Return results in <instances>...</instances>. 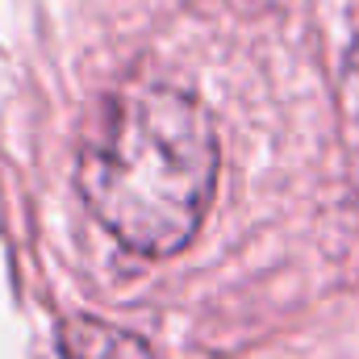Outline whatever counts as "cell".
<instances>
[{"label": "cell", "mask_w": 359, "mask_h": 359, "mask_svg": "<svg viewBox=\"0 0 359 359\" xmlns=\"http://www.w3.org/2000/svg\"><path fill=\"white\" fill-rule=\"evenodd\" d=\"M217 184L209 113L176 88H130L92 121L80 151V196L138 255H176L201 230Z\"/></svg>", "instance_id": "obj_1"}, {"label": "cell", "mask_w": 359, "mask_h": 359, "mask_svg": "<svg viewBox=\"0 0 359 359\" xmlns=\"http://www.w3.org/2000/svg\"><path fill=\"white\" fill-rule=\"evenodd\" d=\"M63 359H155L138 339L92 322V318H76L63 330Z\"/></svg>", "instance_id": "obj_2"}, {"label": "cell", "mask_w": 359, "mask_h": 359, "mask_svg": "<svg viewBox=\"0 0 359 359\" xmlns=\"http://www.w3.org/2000/svg\"><path fill=\"white\" fill-rule=\"evenodd\" d=\"M347 104H351V121L359 126V50L351 55V67H347Z\"/></svg>", "instance_id": "obj_3"}]
</instances>
